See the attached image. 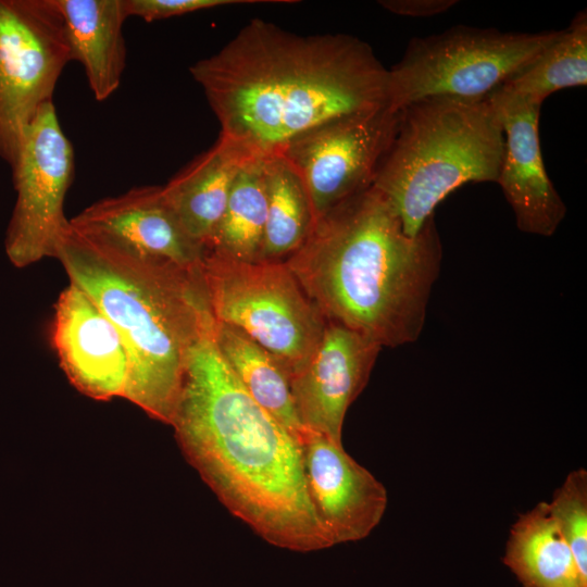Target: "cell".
<instances>
[{
    "mask_svg": "<svg viewBox=\"0 0 587 587\" xmlns=\"http://www.w3.org/2000/svg\"><path fill=\"white\" fill-rule=\"evenodd\" d=\"M201 272L215 321L271 352L289 378L305 366L326 320L284 261L241 262L204 251Z\"/></svg>",
    "mask_w": 587,
    "mask_h": 587,
    "instance_id": "6",
    "label": "cell"
},
{
    "mask_svg": "<svg viewBox=\"0 0 587 587\" xmlns=\"http://www.w3.org/2000/svg\"><path fill=\"white\" fill-rule=\"evenodd\" d=\"M254 157L261 155L220 135L209 150L162 186L182 226L204 250L224 212L237 173Z\"/></svg>",
    "mask_w": 587,
    "mask_h": 587,
    "instance_id": "16",
    "label": "cell"
},
{
    "mask_svg": "<svg viewBox=\"0 0 587 587\" xmlns=\"http://www.w3.org/2000/svg\"><path fill=\"white\" fill-rule=\"evenodd\" d=\"M397 120L398 111L388 105L341 115L300 134L276 153L302 180L315 224L372 186Z\"/></svg>",
    "mask_w": 587,
    "mask_h": 587,
    "instance_id": "10",
    "label": "cell"
},
{
    "mask_svg": "<svg viewBox=\"0 0 587 587\" xmlns=\"http://www.w3.org/2000/svg\"><path fill=\"white\" fill-rule=\"evenodd\" d=\"M382 348L351 328L326 321L310 360L290 378L303 428L341 444L347 410L366 386Z\"/></svg>",
    "mask_w": 587,
    "mask_h": 587,
    "instance_id": "12",
    "label": "cell"
},
{
    "mask_svg": "<svg viewBox=\"0 0 587 587\" xmlns=\"http://www.w3.org/2000/svg\"><path fill=\"white\" fill-rule=\"evenodd\" d=\"M265 160L254 157L237 173L205 251L236 261L259 262L267 213Z\"/></svg>",
    "mask_w": 587,
    "mask_h": 587,
    "instance_id": "20",
    "label": "cell"
},
{
    "mask_svg": "<svg viewBox=\"0 0 587 587\" xmlns=\"http://www.w3.org/2000/svg\"><path fill=\"white\" fill-rule=\"evenodd\" d=\"M52 345L70 383L95 400L125 396L128 357L122 337L92 299L78 286L59 295Z\"/></svg>",
    "mask_w": 587,
    "mask_h": 587,
    "instance_id": "14",
    "label": "cell"
},
{
    "mask_svg": "<svg viewBox=\"0 0 587 587\" xmlns=\"http://www.w3.org/2000/svg\"><path fill=\"white\" fill-rule=\"evenodd\" d=\"M10 167L16 191L5 235L10 261L24 267L55 258L68 226L64 200L74 178L75 158L53 102L45 104L29 124Z\"/></svg>",
    "mask_w": 587,
    "mask_h": 587,
    "instance_id": "9",
    "label": "cell"
},
{
    "mask_svg": "<svg viewBox=\"0 0 587 587\" xmlns=\"http://www.w3.org/2000/svg\"><path fill=\"white\" fill-rule=\"evenodd\" d=\"M441 258L435 218L408 236L371 186L316 222L284 262L326 321L398 347L423 330Z\"/></svg>",
    "mask_w": 587,
    "mask_h": 587,
    "instance_id": "3",
    "label": "cell"
},
{
    "mask_svg": "<svg viewBox=\"0 0 587 587\" xmlns=\"http://www.w3.org/2000/svg\"><path fill=\"white\" fill-rule=\"evenodd\" d=\"M488 100L504 135L497 184L521 232L549 237L566 214V207L552 185L542 159L539 139L540 104L525 101L502 87Z\"/></svg>",
    "mask_w": 587,
    "mask_h": 587,
    "instance_id": "13",
    "label": "cell"
},
{
    "mask_svg": "<svg viewBox=\"0 0 587 587\" xmlns=\"http://www.w3.org/2000/svg\"><path fill=\"white\" fill-rule=\"evenodd\" d=\"M586 84L587 14L582 11L527 66L500 87L541 105L554 91Z\"/></svg>",
    "mask_w": 587,
    "mask_h": 587,
    "instance_id": "22",
    "label": "cell"
},
{
    "mask_svg": "<svg viewBox=\"0 0 587 587\" xmlns=\"http://www.w3.org/2000/svg\"><path fill=\"white\" fill-rule=\"evenodd\" d=\"M170 425L218 500L266 542L296 552L334 546L309 499L299 439L246 391L213 329L188 357Z\"/></svg>",
    "mask_w": 587,
    "mask_h": 587,
    "instance_id": "2",
    "label": "cell"
},
{
    "mask_svg": "<svg viewBox=\"0 0 587 587\" xmlns=\"http://www.w3.org/2000/svg\"><path fill=\"white\" fill-rule=\"evenodd\" d=\"M299 444L309 499L333 545L367 537L387 508L384 485L342 444L307 428Z\"/></svg>",
    "mask_w": 587,
    "mask_h": 587,
    "instance_id": "11",
    "label": "cell"
},
{
    "mask_svg": "<svg viewBox=\"0 0 587 587\" xmlns=\"http://www.w3.org/2000/svg\"><path fill=\"white\" fill-rule=\"evenodd\" d=\"M380 5L398 15L427 17L441 14L452 8L454 0H384Z\"/></svg>",
    "mask_w": 587,
    "mask_h": 587,
    "instance_id": "25",
    "label": "cell"
},
{
    "mask_svg": "<svg viewBox=\"0 0 587 587\" xmlns=\"http://www.w3.org/2000/svg\"><path fill=\"white\" fill-rule=\"evenodd\" d=\"M55 259L122 337L128 357L124 398L170 425L188 357L215 322L201 266L130 252L70 221Z\"/></svg>",
    "mask_w": 587,
    "mask_h": 587,
    "instance_id": "4",
    "label": "cell"
},
{
    "mask_svg": "<svg viewBox=\"0 0 587 587\" xmlns=\"http://www.w3.org/2000/svg\"><path fill=\"white\" fill-rule=\"evenodd\" d=\"M559 33L457 26L413 38L399 63L388 70V107L398 111L434 97L485 99L527 66Z\"/></svg>",
    "mask_w": 587,
    "mask_h": 587,
    "instance_id": "7",
    "label": "cell"
},
{
    "mask_svg": "<svg viewBox=\"0 0 587 587\" xmlns=\"http://www.w3.org/2000/svg\"><path fill=\"white\" fill-rule=\"evenodd\" d=\"M261 0H123L127 17L137 16L146 22L179 16L196 11L213 9L223 5L252 4Z\"/></svg>",
    "mask_w": 587,
    "mask_h": 587,
    "instance_id": "24",
    "label": "cell"
},
{
    "mask_svg": "<svg viewBox=\"0 0 587 587\" xmlns=\"http://www.w3.org/2000/svg\"><path fill=\"white\" fill-rule=\"evenodd\" d=\"M504 148L488 97H434L398 110L391 141L372 186L391 204L403 232L415 237L436 207L467 183L497 182Z\"/></svg>",
    "mask_w": 587,
    "mask_h": 587,
    "instance_id": "5",
    "label": "cell"
},
{
    "mask_svg": "<svg viewBox=\"0 0 587 587\" xmlns=\"http://www.w3.org/2000/svg\"><path fill=\"white\" fill-rule=\"evenodd\" d=\"M503 562L523 587H587L547 502L537 503L515 521Z\"/></svg>",
    "mask_w": 587,
    "mask_h": 587,
    "instance_id": "18",
    "label": "cell"
},
{
    "mask_svg": "<svg viewBox=\"0 0 587 587\" xmlns=\"http://www.w3.org/2000/svg\"><path fill=\"white\" fill-rule=\"evenodd\" d=\"M569 544L582 575L587 578V472L572 471L547 502Z\"/></svg>",
    "mask_w": 587,
    "mask_h": 587,
    "instance_id": "23",
    "label": "cell"
},
{
    "mask_svg": "<svg viewBox=\"0 0 587 587\" xmlns=\"http://www.w3.org/2000/svg\"><path fill=\"white\" fill-rule=\"evenodd\" d=\"M72 61L79 62L97 101L120 87L126 66L123 0H55Z\"/></svg>",
    "mask_w": 587,
    "mask_h": 587,
    "instance_id": "17",
    "label": "cell"
},
{
    "mask_svg": "<svg viewBox=\"0 0 587 587\" xmlns=\"http://www.w3.org/2000/svg\"><path fill=\"white\" fill-rule=\"evenodd\" d=\"M265 178L267 213L259 261H285L308 240L315 218L302 180L280 154L266 157Z\"/></svg>",
    "mask_w": 587,
    "mask_h": 587,
    "instance_id": "21",
    "label": "cell"
},
{
    "mask_svg": "<svg viewBox=\"0 0 587 587\" xmlns=\"http://www.w3.org/2000/svg\"><path fill=\"white\" fill-rule=\"evenodd\" d=\"M70 225L130 252L200 267L204 247L182 226L162 186H139L90 204Z\"/></svg>",
    "mask_w": 587,
    "mask_h": 587,
    "instance_id": "15",
    "label": "cell"
},
{
    "mask_svg": "<svg viewBox=\"0 0 587 587\" xmlns=\"http://www.w3.org/2000/svg\"><path fill=\"white\" fill-rule=\"evenodd\" d=\"M213 339L246 391L299 439L304 428L295 410L289 375L279 361L242 332L217 321Z\"/></svg>",
    "mask_w": 587,
    "mask_h": 587,
    "instance_id": "19",
    "label": "cell"
},
{
    "mask_svg": "<svg viewBox=\"0 0 587 587\" xmlns=\"http://www.w3.org/2000/svg\"><path fill=\"white\" fill-rule=\"evenodd\" d=\"M71 61L55 0H0V159L10 166Z\"/></svg>",
    "mask_w": 587,
    "mask_h": 587,
    "instance_id": "8",
    "label": "cell"
},
{
    "mask_svg": "<svg viewBox=\"0 0 587 587\" xmlns=\"http://www.w3.org/2000/svg\"><path fill=\"white\" fill-rule=\"evenodd\" d=\"M189 72L220 135L261 157L326 121L388 105V70L366 42L345 34L301 36L262 20Z\"/></svg>",
    "mask_w": 587,
    "mask_h": 587,
    "instance_id": "1",
    "label": "cell"
}]
</instances>
